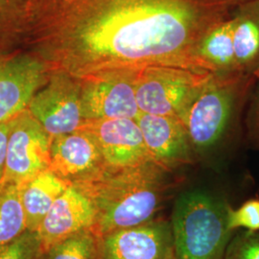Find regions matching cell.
I'll return each instance as SVG.
<instances>
[{
  "instance_id": "13",
  "label": "cell",
  "mask_w": 259,
  "mask_h": 259,
  "mask_svg": "<svg viewBox=\"0 0 259 259\" xmlns=\"http://www.w3.org/2000/svg\"><path fill=\"white\" fill-rule=\"evenodd\" d=\"M137 122L153 161L169 171L192 162L194 154L181 119L140 113Z\"/></svg>"
},
{
  "instance_id": "7",
  "label": "cell",
  "mask_w": 259,
  "mask_h": 259,
  "mask_svg": "<svg viewBox=\"0 0 259 259\" xmlns=\"http://www.w3.org/2000/svg\"><path fill=\"white\" fill-rule=\"evenodd\" d=\"M139 70H114L81 81L84 121L128 118L140 115L136 83Z\"/></svg>"
},
{
  "instance_id": "18",
  "label": "cell",
  "mask_w": 259,
  "mask_h": 259,
  "mask_svg": "<svg viewBox=\"0 0 259 259\" xmlns=\"http://www.w3.org/2000/svg\"><path fill=\"white\" fill-rule=\"evenodd\" d=\"M27 230L20 201V185H0V247L19 237Z\"/></svg>"
},
{
  "instance_id": "23",
  "label": "cell",
  "mask_w": 259,
  "mask_h": 259,
  "mask_svg": "<svg viewBox=\"0 0 259 259\" xmlns=\"http://www.w3.org/2000/svg\"><path fill=\"white\" fill-rule=\"evenodd\" d=\"M253 89V95L250 100L247 121V129L250 142L259 150V76L255 79Z\"/></svg>"
},
{
  "instance_id": "6",
  "label": "cell",
  "mask_w": 259,
  "mask_h": 259,
  "mask_svg": "<svg viewBox=\"0 0 259 259\" xmlns=\"http://www.w3.org/2000/svg\"><path fill=\"white\" fill-rule=\"evenodd\" d=\"M27 110L51 139L81 129L84 123L81 81L55 70L46 85L34 94Z\"/></svg>"
},
{
  "instance_id": "25",
  "label": "cell",
  "mask_w": 259,
  "mask_h": 259,
  "mask_svg": "<svg viewBox=\"0 0 259 259\" xmlns=\"http://www.w3.org/2000/svg\"><path fill=\"white\" fill-rule=\"evenodd\" d=\"M164 259H175V254H174V250H173V246L170 247V249L167 251L165 258Z\"/></svg>"
},
{
  "instance_id": "12",
  "label": "cell",
  "mask_w": 259,
  "mask_h": 259,
  "mask_svg": "<svg viewBox=\"0 0 259 259\" xmlns=\"http://www.w3.org/2000/svg\"><path fill=\"white\" fill-rule=\"evenodd\" d=\"M81 129L89 131L96 139L108 168L134 166L151 159L135 119L87 120Z\"/></svg>"
},
{
  "instance_id": "22",
  "label": "cell",
  "mask_w": 259,
  "mask_h": 259,
  "mask_svg": "<svg viewBox=\"0 0 259 259\" xmlns=\"http://www.w3.org/2000/svg\"><path fill=\"white\" fill-rule=\"evenodd\" d=\"M224 259H259V232L241 231L233 234Z\"/></svg>"
},
{
  "instance_id": "5",
  "label": "cell",
  "mask_w": 259,
  "mask_h": 259,
  "mask_svg": "<svg viewBox=\"0 0 259 259\" xmlns=\"http://www.w3.org/2000/svg\"><path fill=\"white\" fill-rule=\"evenodd\" d=\"M213 73L215 72L170 65H153L139 69L136 93L140 112L183 120Z\"/></svg>"
},
{
  "instance_id": "24",
  "label": "cell",
  "mask_w": 259,
  "mask_h": 259,
  "mask_svg": "<svg viewBox=\"0 0 259 259\" xmlns=\"http://www.w3.org/2000/svg\"><path fill=\"white\" fill-rule=\"evenodd\" d=\"M11 125H12V120L0 123V185L3 181L4 172H5L7 145H8Z\"/></svg>"
},
{
  "instance_id": "8",
  "label": "cell",
  "mask_w": 259,
  "mask_h": 259,
  "mask_svg": "<svg viewBox=\"0 0 259 259\" xmlns=\"http://www.w3.org/2000/svg\"><path fill=\"white\" fill-rule=\"evenodd\" d=\"M51 141L28 110L12 119L2 183L21 185L49 169Z\"/></svg>"
},
{
  "instance_id": "2",
  "label": "cell",
  "mask_w": 259,
  "mask_h": 259,
  "mask_svg": "<svg viewBox=\"0 0 259 259\" xmlns=\"http://www.w3.org/2000/svg\"><path fill=\"white\" fill-rule=\"evenodd\" d=\"M169 170L152 159L134 166L107 170L84 185L96 210V236L155 219L170 186Z\"/></svg>"
},
{
  "instance_id": "21",
  "label": "cell",
  "mask_w": 259,
  "mask_h": 259,
  "mask_svg": "<svg viewBox=\"0 0 259 259\" xmlns=\"http://www.w3.org/2000/svg\"><path fill=\"white\" fill-rule=\"evenodd\" d=\"M228 224L232 232L237 230L259 232L258 199L248 200L235 209L230 206Z\"/></svg>"
},
{
  "instance_id": "26",
  "label": "cell",
  "mask_w": 259,
  "mask_h": 259,
  "mask_svg": "<svg viewBox=\"0 0 259 259\" xmlns=\"http://www.w3.org/2000/svg\"><path fill=\"white\" fill-rule=\"evenodd\" d=\"M72 0H63V3H64V5L65 4H68V3H70Z\"/></svg>"
},
{
  "instance_id": "16",
  "label": "cell",
  "mask_w": 259,
  "mask_h": 259,
  "mask_svg": "<svg viewBox=\"0 0 259 259\" xmlns=\"http://www.w3.org/2000/svg\"><path fill=\"white\" fill-rule=\"evenodd\" d=\"M68 185L50 169L20 185V201L27 230L37 231L56 200Z\"/></svg>"
},
{
  "instance_id": "9",
  "label": "cell",
  "mask_w": 259,
  "mask_h": 259,
  "mask_svg": "<svg viewBox=\"0 0 259 259\" xmlns=\"http://www.w3.org/2000/svg\"><path fill=\"white\" fill-rule=\"evenodd\" d=\"M107 168L98 143L89 131L79 129L52 139L49 169L67 185L90 183Z\"/></svg>"
},
{
  "instance_id": "4",
  "label": "cell",
  "mask_w": 259,
  "mask_h": 259,
  "mask_svg": "<svg viewBox=\"0 0 259 259\" xmlns=\"http://www.w3.org/2000/svg\"><path fill=\"white\" fill-rule=\"evenodd\" d=\"M229 208L201 189L180 195L169 222L175 259H224L234 234L228 224Z\"/></svg>"
},
{
  "instance_id": "3",
  "label": "cell",
  "mask_w": 259,
  "mask_h": 259,
  "mask_svg": "<svg viewBox=\"0 0 259 259\" xmlns=\"http://www.w3.org/2000/svg\"><path fill=\"white\" fill-rule=\"evenodd\" d=\"M254 83L239 72L213 73L182 120L194 155H208L231 135Z\"/></svg>"
},
{
  "instance_id": "15",
  "label": "cell",
  "mask_w": 259,
  "mask_h": 259,
  "mask_svg": "<svg viewBox=\"0 0 259 259\" xmlns=\"http://www.w3.org/2000/svg\"><path fill=\"white\" fill-rule=\"evenodd\" d=\"M235 60L241 73L259 76V0L239 3L232 15Z\"/></svg>"
},
{
  "instance_id": "17",
  "label": "cell",
  "mask_w": 259,
  "mask_h": 259,
  "mask_svg": "<svg viewBox=\"0 0 259 259\" xmlns=\"http://www.w3.org/2000/svg\"><path fill=\"white\" fill-rule=\"evenodd\" d=\"M199 55L215 72L241 73L235 60L232 17L217 24L205 35Z\"/></svg>"
},
{
  "instance_id": "19",
  "label": "cell",
  "mask_w": 259,
  "mask_h": 259,
  "mask_svg": "<svg viewBox=\"0 0 259 259\" xmlns=\"http://www.w3.org/2000/svg\"><path fill=\"white\" fill-rule=\"evenodd\" d=\"M97 240L92 230L78 232L42 249L37 259H96Z\"/></svg>"
},
{
  "instance_id": "1",
  "label": "cell",
  "mask_w": 259,
  "mask_h": 259,
  "mask_svg": "<svg viewBox=\"0 0 259 259\" xmlns=\"http://www.w3.org/2000/svg\"><path fill=\"white\" fill-rule=\"evenodd\" d=\"M237 5V0H72L49 32V54L55 70L79 80L153 65L215 72L199 55L200 46Z\"/></svg>"
},
{
  "instance_id": "11",
  "label": "cell",
  "mask_w": 259,
  "mask_h": 259,
  "mask_svg": "<svg viewBox=\"0 0 259 259\" xmlns=\"http://www.w3.org/2000/svg\"><path fill=\"white\" fill-rule=\"evenodd\" d=\"M47 66L30 56H0V123L27 110L34 94L45 84Z\"/></svg>"
},
{
  "instance_id": "20",
  "label": "cell",
  "mask_w": 259,
  "mask_h": 259,
  "mask_svg": "<svg viewBox=\"0 0 259 259\" xmlns=\"http://www.w3.org/2000/svg\"><path fill=\"white\" fill-rule=\"evenodd\" d=\"M41 250L42 244L37 231L26 230L0 247V259H37Z\"/></svg>"
},
{
  "instance_id": "14",
  "label": "cell",
  "mask_w": 259,
  "mask_h": 259,
  "mask_svg": "<svg viewBox=\"0 0 259 259\" xmlns=\"http://www.w3.org/2000/svg\"><path fill=\"white\" fill-rule=\"evenodd\" d=\"M95 218L96 210L90 196L80 187L68 185L37 229L42 249L78 232L93 231Z\"/></svg>"
},
{
  "instance_id": "10",
  "label": "cell",
  "mask_w": 259,
  "mask_h": 259,
  "mask_svg": "<svg viewBox=\"0 0 259 259\" xmlns=\"http://www.w3.org/2000/svg\"><path fill=\"white\" fill-rule=\"evenodd\" d=\"M171 246L170 223L154 219L98 236L96 259H164Z\"/></svg>"
},
{
  "instance_id": "27",
  "label": "cell",
  "mask_w": 259,
  "mask_h": 259,
  "mask_svg": "<svg viewBox=\"0 0 259 259\" xmlns=\"http://www.w3.org/2000/svg\"><path fill=\"white\" fill-rule=\"evenodd\" d=\"M248 1H252V0H237L238 4H239V3H243V2H248Z\"/></svg>"
}]
</instances>
